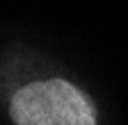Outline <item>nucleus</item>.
I'll use <instances>...</instances> for the list:
<instances>
[{
    "label": "nucleus",
    "mask_w": 128,
    "mask_h": 125,
    "mask_svg": "<svg viewBox=\"0 0 128 125\" xmlns=\"http://www.w3.org/2000/svg\"><path fill=\"white\" fill-rule=\"evenodd\" d=\"M16 125H96L89 98L64 80L32 82L12 98Z\"/></svg>",
    "instance_id": "obj_1"
}]
</instances>
